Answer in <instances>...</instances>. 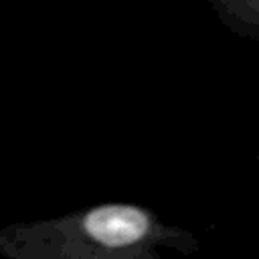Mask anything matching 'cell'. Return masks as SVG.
Returning a JSON list of instances; mask_svg holds the SVG:
<instances>
[{
    "instance_id": "2",
    "label": "cell",
    "mask_w": 259,
    "mask_h": 259,
    "mask_svg": "<svg viewBox=\"0 0 259 259\" xmlns=\"http://www.w3.org/2000/svg\"><path fill=\"white\" fill-rule=\"evenodd\" d=\"M214 8L233 30L259 38V2H214Z\"/></svg>"
},
{
    "instance_id": "1",
    "label": "cell",
    "mask_w": 259,
    "mask_h": 259,
    "mask_svg": "<svg viewBox=\"0 0 259 259\" xmlns=\"http://www.w3.org/2000/svg\"><path fill=\"white\" fill-rule=\"evenodd\" d=\"M164 249L190 253L196 239L132 202H103L0 233L8 259H164Z\"/></svg>"
}]
</instances>
